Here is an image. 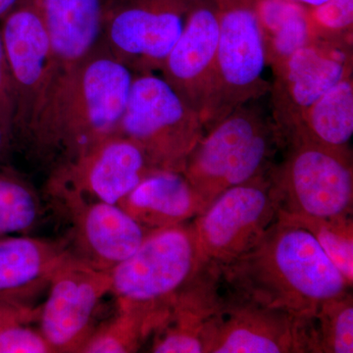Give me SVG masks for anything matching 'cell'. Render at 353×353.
<instances>
[{
    "label": "cell",
    "instance_id": "83f0119b",
    "mask_svg": "<svg viewBox=\"0 0 353 353\" xmlns=\"http://www.w3.org/2000/svg\"><path fill=\"white\" fill-rule=\"evenodd\" d=\"M31 325L20 323L0 330V353H54L43 333Z\"/></svg>",
    "mask_w": 353,
    "mask_h": 353
},
{
    "label": "cell",
    "instance_id": "ac0fdd59",
    "mask_svg": "<svg viewBox=\"0 0 353 353\" xmlns=\"http://www.w3.org/2000/svg\"><path fill=\"white\" fill-rule=\"evenodd\" d=\"M67 255L62 239L0 236V301L32 305Z\"/></svg>",
    "mask_w": 353,
    "mask_h": 353
},
{
    "label": "cell",
    "instance_id": "4316f807",
    "mask_svg": "<svg viewBox=\"0 0 353 353\" xmlns=\"http://www.w3.org/2000/svg\"><path fill=\"white\" fill-rule=\"evenodd\" d=\"M308 11L316 38L353 43V0H327Z\"/></svg>",
    "mask_w": 353,
    "mask_h": 353
},
{
    "label": "cell",
    "instance_id": "ffe728a7",
    "mask_svg": "<svg viewBox=\"0 0 353 353\" xmlns=\"http://www.w3.org/2000/svg\"><path fill=\"white\" fill-rule=\"evenodd\" d=\"M106 0H37L50 38L52 66H72L101 46Z\"/></svg>",
    "mask_w": 353,
    "mask_h": 353
},
{
    "label": "cell",
    "instance_id": "f546056e",
    "mask_svg": "<svg viewBox=\"0 0 353 353\" xmlns=\"http://www.w3.org/2000/svg\"><path fill=\"white\" fill-rule=\"evenodd\" d=\"M39 306L0 301V330L10 325L38 322Z\"/></svg>",
    "mask_w": 353,
    "mask_h": 353
},
{
    "label": "cell",
    "instance_id": "4dcf8cb0",
    "mask_svg": "<svg viewBox=\"0 0 353 353\" xmlns=\"http://www.w3.org/2000/svg\"><path fill=\"white\" fill-rule=\"evenodd\" d=\"M13 148V138L0 120V164H6Z\"/></svg>",
    "mask_w": 353,
    "mask_h": 353
},
{
    "label": "cell",
    "instance_id": "836d02e7",
    "mask_svg": "<svg viewBox=\"0 0 353 353\" xmlns=\"http://www.w3.org/2000/svg\"></svg>",
    "mask_w": 353,
    "mask_h": 353
},
{
    "label": "cell",
    "instance_id": "d4e9b609",
    "mask_svg": "<svg viewBox=\"0 0 353 353\" xmlns=\"http://www.w3.org/2000/svg\"><path fill=\"white\" fill-rule=\"evenodd\" d=\"M307 230L321 246L323 252L340 271L348 287L353 285L352 215L314 219V218H280Z\"/></svg>",
    "mask_w": 353,
    "mask_h": 353
},
{
    "label": "cell",
    "instance_id": "4fadbf2b",
    "mask_svg": "<svg viewBox=\"0 0 353 353\" xmlns=\"http://www.w3.org/2000/svg\"><path fill=\"white\" fill-rule=\"evenodd\" d=\"M352 52V43L316 38L273 69L272 120L282 141L306 109L353 75Z\"/></svg>",
    "mask_w": 353,
    "mask_h": 353
},
{
    "label": "cell",
    "instance_id": "cb8c5ba5",
    "mask_svg": "<svg viewBox=\"0 0 353 353\" xmlns=\"http://www.w3.org/2000/svg\"><path fill=\"white\" fill-rule=\"evenodd\" d=\"M157 327V320L150 313L117 306L112 318L95 327L80 353L137 352Z\"/></svg>",
    "mask_w": 353,
    "mask_h": 353
},
{
    "label": "cell",
    "instance_id": "e0dca14e",
    "mask_svg": "<svg viewBox=\"0 0 353 353\" xmlns=\"http://www.w3.org/2000/svg\"><path fill=\"white\" fill-rule=\"evenodd\" d=\"M222 301L219 268L208 264L167 309L150 336V352L208 353Z\"/></svg>",
    "mask_w": 353,
    "mask_h": 353
},
{
    "label": "cell",
    "instance_id": "484cf974",
    "mask_svg": "<svg viewBox=\"0 0 353 353\" xmlns=\"http://www.w3.org/2000/svg\"><path fill=\"white\" fill-rule=\"evenodd\" d=\"M315 353L353 352L352 292L329 299L314 316Z\"/></svg>",
    "mask_w": 353,
    "mask_h": 353
},
{
    "label": "cell",
    "instance_id": "f1b7e54d",
    "mask_svg": "<svg viewBox=\"0 0 353 353\" xmlns=\"http://www.w3.org/2000/svg\"><path fill=\"white\" fill-rule=\"evenodd\" d=\"M16 113L15 94L3 41L0 34V120L12 134Z\"/></svg>",
    "mask_w": 353,
    "mask_h": 353
},
{
    "label": "cell",
    "instance_id": "5b68a950",
    "mask_svg": "<svg viewBox=\"0 0 353 353\" xmlns=\"http://www.w3.org/2000/svg\"><path fill=\"white\" fill-rule=\"evenodd\" d=\"M118 134L143 150L154 170L183 172L204 134L201 116L154 73L134 74Z\"/></svg>",
    "mask_w": 353,
    "mask_h": 353
},
{
    "label": "cell",
    "instance_id": "d6986e66",
    "mask_svg": "<svg viewBox=\"0 0 353 353\" xmlns=\"http://www.w3.org/2000/svg\"><path fill=\"white\" fill-rule=\"evenodd\" d=\"M118 205L148 232L190 222L206 209L183 172L165 170L146 175Z\"/></svg>",
    "mask_w": 353,
    "mask_h": 353
},
{
    "label": "cell",
    "instance_id": "2e32d148",
    "mask_svg": "<svg viewBox=\"0 0 353 353\" xmlns=\"http://www.w3.org/2000/svg\"><path fill=\"white\" fill-rule=\"evenodd\" d=\"M0 34L15 94L13 141L26 126L52 63L50 38L37 0H26L8 14Z\"/></svg>",
    "mask_w": 353,
    "mask_h": 353
},
{
    "label": "cell",
    "instance_id": "6da1fadb",
    "mask_svg": "<svg viewBox=\"0 0 353 353\" xmlns=\"http://www.w3.org/2000/svg\"><path fill=\"white\" fill-rule=\"evenodd\" d=\"M134 75L102 46L72 66L51 65L13 148L48 175L69 163L117 132Z\"/></svg>",
    "mask_w": 353,
    "mask_h": 353
},
{
    "label": "cell",
    "instance_id": "7c38bea8",
    "mask_svg": "<svg viewBox=\"0 0 353 353\" xmlns=\"http://www.w3.org/2000/svg\"><path fill=\"white\" fill-rule=\"evenodd\" d=\"M48 294L39 306V329L54 353H76L95 329L102 299L110 294V274L67 255L48 285Z\"/></svg>",
    "mask_w": 353,
    "mask_h": 353
},
{
    "label": "cell",
    "instance_id": "9c48e42d",
    "mask_svg": "<svg viewBox=\"0 0 353 353\" xmlns=\"http://www.w3.org/2000/svg\"><path fill=\"white\" fill-rule=\"evenodd\" d=\"M50 208L66 224L70 256L95 270L109 272L138 250L148 231L117 204L46 189Z\"/></svg>",
    "mask_w": 353,
    "mask_h": 353
},
{
    "label": "cell",
    "instance_id": "3957f363",
    "mask_svg": "<svg viewBox=\"0 0 353 353\" xmlns=\"http://www.w3.org/2000/svg\"><path fill=\"white\" fill-rule=\"evenodd\" d=\"M281 146L272 118L248 102L204 132L183 173L208 208L224 190L268 176Z\"/></svg>",
    "mask_w": 353,
    "mask_h": 353
},
{
    "label": "cell",
    "instance_id": "8992f818",
    "mask_svg": "<svg viewBox=\"0 0 353 353\" xmlns=\"http://www.w3.org/2000/svg\"><path fill=\"white\" fill-rule=\"evenodd\" d=\"M281 163L268 174L280 218L352 215L353 167L350 150L290 143Z\"/></svg>",
    "mask_w": 353,
    "mask_h": 353
},
{
    "label": "cell",
    "instance_id": "1f68e13d",
    "mask_svg": "<svg viewBox=\"0 0 353 353\" xmlns=\"http://www.w3.org/2000/svg\"><path fill=\"white\" fill-rule=\"evenodd\" d=\"M26 0H0V20H3L14 9L17 8Z\"/></svg>",
    "mask_w": 353,
    "mask_h": 353
},
{
    "label": "cell",
    "instance_id": "603a6c76",
    "mask_svg": "<svg viewBox=\"0 0 353 353\" xmlns=\"http://www.w3.org/2000/svg\"><path fill=\"white\" fill-rule=\"evenodd\" d=\"M38 190L8 163L0 164V236L31 233L43 216Z\"/></svg>",
    "mask_w": 353,
    "mask_h": 353
},
{
    "label": "cell",
    "instance_id": "7402d4cb",
    "mask_svg": "<svg viewBox=\"0 0 353 353\" xmlns=\"http://www.w3.org/2000/svg\"><path fill=\"white\" fill-rule=\"evenodd\" d=\"M267 65L275 69L316 39L308 8L294 0H256Z\"/></svg>",
    "mask_w": 353,
    "mask_h": 353
},
{
    "label": "cell",
    "instance_id": "7a4b0ae2",
    "mask_svg": "<svg viewBox=\"0 0 353 353\" xmlns=\"http://www.w3.org/2000/svg\"><path fill=\"white\" fill-rule=\"evenodd\" d=\"M219 270L228 289L303 317L352 290L307 230L279 218L252 250Z\"/></svg>",
    "mask_w": 353,
    "mask_h": 353
},
{
    "label": "cell",
    "instance_id": "5bb4252c",
    "mask_svg": "<svg viewBox=\"0 0 353 353\" xmlns=\"http://www.w3.org/2000/svg\"><path fill=\"white\" fill-rule=\"evenodd\" d=\"M153 171L143 150L116 132L48 174L46 189L118 205Z\"/></svg>",
    "mask_w": 353,
    "mask_h": 353
},
{
    "label": "cell",
    "instance_id": "ba28073f",
    "mask_svg": "<svg viewBox=\"0 0 353 353\" xmlns=\"http://www.w3.org/2000/svg\"><path fill=\"white\" fill-rule=\"evenodd\" d=\"M196 0H106L101 46L134 74L160 71Z\"/></svg>",
    "mask_w": 353,
    "mask_h": 353
},
{
    "label": "cell",
    "instance_id": "44dd1931",
    "mask_svg": "<svg viewBox=\"0 0 353 353\" xmlns=\"http://www.w3.org/2000/svg\"><path fill=\"white\" fill-rule=\"evenodd\" d=\"M353 134V75L330 88L283 137L284 146L310 143L339 150H350Z\"/></svg>",
    "mask_w": 353,
    "mask_h": 353
},
{
    "label": "cell",
    "instance_id": "30bf717a",
    "mask_svg": "<svg viewBox=\"0 0 353 353\" xmlns=\"http://www.w3.org/2000/svg\"><path fill=\"white\" fill-rule=\"evenodd\" d=\"M277 216L266 176L221 192L192 225L204 259L221 268L252 250Z\"/></svg>",
    "mask_w": 353,
    "mask_h": 353
},
{
    "label": "cell",
    "instance_id": "52a82bcc",
    "mask_svg": "<svg viewBox=\"0 0 353 353\" xmlns=\"http://www.w3.org/2000/svg\"><path fill=\"white\" fill-rule=\"evenodd\" d=\"M219 36L212 94L201 118L208 131L236 108L270 92L266 51L252 0H216Z\"/></svg>",
    "mask_w": 353,
    "mask_h": 353
},
{
    "label": "cell",
    "instance_id": "d6a6232c",
    "mask_svg": "<svg viewBox=\"0 0 353 353\" xmlns=\"http://www.w3.org/2000/svg\"><path fill=\"white\" fill-rule=\"evenodd\" d=\"M294 1L299 2L301 4H305L309 7H316L321 6V4L326 2L327 0H294Z\"/></svg>",
    "mask_w": 353,
    "mask_h": 353
},
{
    "label": "cell",
    "instance_id": "277c9868",
    "mask_svg": "<svg viewBox=\"0 0 353 353\" xmlns=\"http://www.w3.org/2000/svg\"><path fill=\"white\" fill-rule=\"evenodd\" d=\"M208 264L192 221L154 230L148 232L131 256L109 271L110 294L117 306L145 311L159 325L176 296Z\"/></svg>",
    "mask_w": 353,
    "mask_h": 353
},
{
    "label": "cell",
    "instance_id": "9a60e30c",
    "mask_svg": "<svg viewBox=\"0 0 353 353\" xmlns=\"http://www.w3.org/2000/svg\"><path fill=\"white\" fill-rule=\"evenodd\" d=\"M219 18L216 0H196L180 38L160 72L201 119L214 82Z\"/></svg>",
    "mask_w": 353,
    "mask_h": 353
},
{
    "label": "cell",
    "instance_id": "8fae6325",
    "mask_svg": "<svg viewBox=\"0 0 353 353\" xmlns=\"http://www.w3.org/2000/svg\"><path fill=\"white\" fill-rule=\"evenodd\" d=\"M222 289L208 353H315L314 317L255 303L223 283Z\"/></svg>",
    "mask_w": 353,
    "mask_h": 353
}]
</instances>
